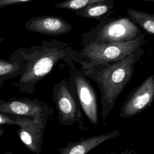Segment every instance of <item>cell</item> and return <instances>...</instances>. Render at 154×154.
Instances as JSON below:
<instances>
[{"label":"cell","instance_id":"1","mask_svg":"<svg viewBox=\"0 0 154 154\" xmlns=\"http://www.w3.org/2000/svg\"><path fill=\"white\" fill-rule=\"evenodd\" d=\"M144 53L140 47L119 61L81 70L86 77L93 80L97 85L100 94L103 120H105L112 110L117 99L133 76L135 64Z\"/></svg>","mask_w":154,"mask_h":154},{"label":"cell","instance_id":"2","mask_svg":"<svg viewBox=\"0 0 154 154\" xmlns=\"http://www.w3.org/2000/svg\"><path fill=\"white\" fill-rule=\"evenodd\" d=\"M26 60L25 73L19 78L16 86L21 93L31 94L35 85L47 76L60 61L73 65L76 50L69 43L60 40H43L41 45L22 48Z\"/></svg>","mask_w":154,"mask_h":154},{"label":"cell","instance_id":"3","mask_svg":"<svg viewBox=\"0 0 154 154\" xmlns=\"http://www.w3.org/2000/svg\"><path fill=\"white\" fill-rule=\"evenodd\" d=\"M146 43L145 33L137 38L122 43H99L91 42L83 45L82 49L76 51L74 63H78L81 70L93 66L114 63L133 53Z\"/></svg>","mask_w":154,"mask_h":154},{"label":"cell","instance_id":"4","mask_svg":"<svg viewBox=\"0 0 154 154\" xmlns=\"http://www.w3.org/2000/svg\"><path fill=\"white\" fill-rule=\"evenodd\" d=\"M143 33L129 17H109L99 22L90 30L81 35L82 45L91 42L122 43L132 40Z\"/></svg>","mask_w":154,"mask_h":154},{"label":"cell","instance_id":"5","mask_svg":"<svg viewBox=\"0 0 154 154\" xmlns=\"http://www.w3.org/2000/svg\"><path fill=\"white\" fill-rule=\"evenodd\" d=\"M52 99L58 111L59 124L64 126L77 125L81 129L82 111L67 80L61 79L54 85Z\"/></svg>","mask_w":154,"mask_h":154},{"label":"cell","instance_id":"6","mask_svg":"<svg viewBox=\"0 0 154 154\" xmlns=\"http://www.w3.org/2000/svg\"><path fill=\"white\" fill-rule=\"evenodd\" d=\"M70 88L82 111L93 126L99 123V107L94 88L81 70L75 69L69 78Z\"/></svg>","mask_w":154,"mask_h":154},{"label":"cell","instance_id":"7","mask_svg":"<svg viewBox=\"0 0 154 154\" xmlns=\"http://www.w3.org/2000/svg\"><path fill=\"white\" fill-rule=\"evenodd\" d=\"M0 112L17 117L48 121L54 111L44 101L23 97L0 99Z\"/></svg>","mask_w":154,"mask_h":154},{"label":"cell","instance_id":"8","mask_svg":"<svg viewBox=\"0 0 154 154\" xmlns=\"http://www.w3.org/2000/svg\"><path fill=\"white\" fill-rule=\"evenodd\" d=\"M154 102V75H150L137 87L130 91L124 100L119 117L128 119L138 115Z\"/></svg>","mask_w":154,"mask_h":154},{"label":"cell","instance_id":"9","mask_svg":"<svg viewBox=\"0 0 154 154\" xmlns=\"http://www.w3.org/2000/svg\"><path fill=\"white\" fill-rule=\"evenodd\" d=\"M26 30L50 36H57L68 33L73 29V25L62 17L42 15L33 17L25 23Z\"/></svg>","mask_w":154,"mask_h":154},{"label":"cell","instance_id":"10","mask_svg":"<svg viewBox=\"0 0 154 154\" xmlns=\"http://www.w3.org/2000/svg\"><path fill=\"white\" fill-rule=\"evenodd\" d=\"M48 120H32L22 126L17 130L20 140L34 154H40L43 143V135Z\"/></svg>","mask_w":154,"mask_h":154},{"label":"cell","instance_id":"11","mask_svg":"<svg viewBox=\"0 0 154 154\" xmlns=\"http://www.w3.org/2000/svg\"><path fill=\"white\" fill-rule=\"evenodd\" d=\"M119 129L102 134L93 135L87 138L82 137L77 141H70L58 149L59 154H87L102 143L121 135Z\"/></svg>","mask_w":154,"mask_h":154},{"label":"cell","instance_id":"12","mask_svg":"<svg viewBox=\"0 0 154 154\" xmlns=\"http://www.w3.org/2000/svg\"><path fill=\"white\" fill-rule=\"evenodd\" d=\"M26 68V60L24 58L22 48L14 51L9 60L0 59V85L8 79L21 76Z\"/></svg>","mask_w":154,"mask_h":154},{"label":"cell","instance_id":"13","mask_svg":"<svg viewBox=\"0 0 154 154\" xmlns=\"http://www.w3.org/2000/svg\"><path fill=\"white\" fill-rule=\"evenodd\" d=\"M115 2H97L89 5L75 11L76 16L88 19H94L99 22L109 18L115 11Z\"/></svg>","mask_w":154,"mask_h":154},{"label":"cell","instance_id":"14","mask_svg":"<svg viewBox=\"0 0 154 154\" xmlns=\"http://www.w3.org/2000/svg\"><path fill=\"white\" fill-rule=\"evenodd\" d=\"M129 17L142 31L154 36V13L139 11L133 8H127Z\"/></svg>","mask_w":154,"mask_h":154},{"label":"cell","instance_id":"15","mask_svg":"<svg viewBox=\"0 0 154 154\" xmlns=\"http://www.w3.org/2000/svg\"><path fill=\"white\" fill-rule=\"evenodd\" d=\"M115 1L116 0H66L55 4L54 7L58 8L67 9L75 11L92 4Z\"/></svg>","mask_w":154,"mask_h":154},{"label":"cell","instance_id":"16","mask_svg":"<svg viewBox=\"0 0 154 154\" xmlns=\"http://www.w3.org/2000/svg\"><path fill=\"white\" fill-rule=\"evenodd\" d=\"M32 119L15 116L10 114L0 112V126L4 125H13L19 126L32 121Z\"/></svg>","mask_w":154,"mask_h":154},{"label":"cell","instance_id":"17","mask_svg":"<svg viewBox=\"0 0 154 154\" xmlns=\"http://www.w3.org/2000/svg\"><path fill=\"white\" fill-rule=\"evenodd\" d=\"M32 1L34 0H0V10L12 5L25 3Z\"/></svg>","mask_w":154,"mask_h":154},{"label":"cell","instance_id":"18","mask_svg":"<svg viewBox=\"0 0 154 154\" xmlns=\"http://www.w3.org/2000/svg\"><path fill=\"white\" fill-rule=\"evenodd\" d=\"M106 154H141L137 150H135L132 148L126 147L123 148L119 150H117L116 151L112 152Z\"/></svg>","mask_w":154,"mask_h":154},{"label":"cell","instance_id":"19","mask_svg":"<svg viewBox=\"0 0 154 154\" xmlns=\"http://www.w3.org/2000/svg\"><path fill=\"white\" fill-rule=\"evenodd\" d=\"M4 133V129H3L2 125H1V126H0V137H1L2 135H3Z\"/></svg>","mask_w":154,"mask_h":154},{"label":"cell","instance_id":"20","mask_svg":"<svg viewBox=\"0 0 154 154\" xmlns=\"http://www.w3.org/2000/svg\"><path fill=\"white\" fill-rule=\"evenodd\" d=\"M143 1H146V2H154V0H140Z\"/></svg>","mask_w":154,"mask_h":154},{"label":"cell","instance_id":"21","mask_svg":"<svg viewBox=\"0 0 154 154\" xmlns=\"http://www.w3.org/2000/svg\"><path fill=\"white\" fill-rule=\"evenodd\" d=\"M3 40H4V38L0 37V43H1V42L3 41Z\"/></svg>","mask_w":154,"mask_h":154},{"label":"cell","instance_id":"22","mask_svg":"<svg viewBox=\"0 0 154 154\" xmlns=\"http://www.w3.org/2000/svg\"><path fill=\"white\" fill-rule=\"evenodd\" d=\"M2 154H13L11 152H6V153H2Z\"/></svg>","mask_w":154,"mask_h":154}]
</instances>
